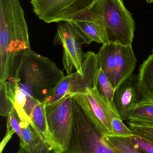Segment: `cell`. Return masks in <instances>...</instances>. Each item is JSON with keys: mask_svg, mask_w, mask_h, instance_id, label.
Returning <instances> with one entry per match:
<instances>
[{"mask_svg": "<svg viewBox=\"0 0 153 153\" xmlns=\"http://www.w3.org/2000/svg\"><path fill=\"white\" fill-rule=\"evenodd\" d=\"M15 60L13 75L6 82L27 99L24 112L30 122L31 114L39 102H45L65 77L63 73L49 58L32 49L23 51Z\"/></svg>", "mask_w": 153, "mask_h": 153, "instance_id": "obj_1", "label": "cell"}, {"mask_svg": "<svg viewBox=\"0 0 153 153\" xmlns=\"http://www.w3.org/2000/svg\"><path fill=\"white\" fill-rule=\"evenodd\" d=\"M31 48L24 12L15 9L2 12L0 14V84L13 75L18 55Z\"/></svg>", "mask_w": 153, "mask_h": 153, "instance_id": "obj_2", "label": "cell"}, {"mask_svg": "<svg viewBox=\"0 0 153 153\" xmlns=\"http://www.w3.org/2000/svg\"><path fill=\"white\" fill-rule=\"evenodd\" d=\"M85 13L105 28L110 43L132 45L135 22L123 0H96Z\"/></svg>", "mask_w": 153, "mask_h": 153, "instance_id": "obj_3", "label": "cell"}, {"mask_svg": "<svg viewBox=\"0 0 153 153\" xmlns=\"http://www.w3.org/2000/svg\"><path fill=\"white\" fill-rule=\"evenodd\" d=\"M73 126L66 153H119L110 147L87 114L81 100L72 98Z\"/></svg>", "mask_w": 153, "mask_h": 153, "instance_id": "obj_4", "label": "cell"}, {"mask_svg": "<svg viewBox=\"0 0 153 153\" xmlns=\"http://www.w3.org/2000/svg\"><path fill=\"white\" fill-rule=\"evenodd\" d=\"M72 96L67 94L54 102L46 104L49 134L57 150L65 151L71 140L73 126Z\"/></svg>", "mask_w": 153, "mask_h": 153, "instance_id": "obj_5", "label": "cell"}, {"mask_svg": "<svg viewBox=\"0 0 153 153\" xmlns=\"http://www.w3.org/2000/svg\"><path fill=\"white\" fill-rule=\"evenodd\" d=\"M99 70L98 54L93 52L84 53L82 75L76 71L65 76L47 99L46 103L54 102L67 94H85L87 89L95 88Z\"/></svg>", "mask_w": 153, "mask_h": 153, "instance_id": "obj_6", "label": "cell"}, {"mask_svg": "<svg viewBox=\"0 0 153 153\" xmlns=\"http://www.w3.org/2000/svg\"><path fill=\"white\" fill-rule=\"evenodd\" d=\"M96 0H31L38 18L47 23L69 22L89 10Z\"/></svg>", "mask_w": 153, "mask_h": 153, "instance_id": "obj_7", "label": "cell"}, {"mask_svg": "<svg viewBox=\"0 0 153 153\" xmlns=\"http://www.w3.org/2000/svg\"><path fill=\"white\" fill-rule=\"evenodd\" d=\"M54 44H60L63 46V64L67 75L72 74L73 67L82 75V65L84 53L82 46L83 43L72 23L68 22H59Z\"/></svg>", "mask_w": 153, "mask_h": 153, "instance_id": "obj_8", "label": "cell"}, {"mask_svg": "<svg viewBox=\"0 0 153 153\" xmlns=\"http://www.w3.org/2000/svg\"><path fill=\"white\" fill-rule=\"evenodd\" d=\"M80 94L87 114L98 130L102 135H112V119L120 117L115 107L107 101L95 88L87 89L85 94Z\"/></svg>", "mask_w": 153, "mask_h": 153, "instance_id": "obj_9", "label": "cell"}, {"mask_svg": "<svg viewBox=\"0 0 153 153\" xmlns=\"http://www.w3.org/2000/svg\"><path fill=\"white\" fill-rule=\"evenodd\" d=\"M143 99L138 85V76L132 74L115 89L113 102L122 120H126L129 112Z\"/></svg>", "mask_w": 153, "mask_h": 153, "instance_id": "obj_10", "label": "cell"}, {"mask_svg": "<svg viewBox=\"0 0 153 153\" xmlns=\"http://www.w3.org/2000/svg\"><path fill=\"white\" fill-rule=\"evenodd\" d=\"M69 22L78 32L83 44L90 45L93 42L102 45L110 43L105 28L90 19L85 12Z\"/></svg>", "mask_w": 153, "mask_h": 153, "instance_id": "obj_11", "label": "cell"}, {"mask_svg": "<svg viewBox=\"0 0 153 153\" xmlns=\"http://www.w3.org/2000/svg\"><path fill=\"white\" fill-rule=\"evenodd\" d=\"M137 62L132 45L116 44L115 78L113 84L115 89L124 80L133 74Z\"/></svg>", "mask_w": 153, "mask_h": 153, "instance_id": "obj_12", "label": "cell"}, {"mask_svg": "<svg viewBox=\"0 0 153 153\" xmlns=\"http://www.w3.org/2000/svg\"><path fill=\"white\" fill-rule=\"evenodd\" d=\"M46 106L45 102H39L35 106L30 117V124L44 143L49 146L53 151H58L49 134Z\"/></svg>", "mask_w": 153, "mask_h": 153, "instance_id": "obj_13", "label": "cell"}, {"mask_svg": "<svg viewBox=\"0 0 153 153\" xmlns=\"http://www.w3.org/2000/svg\"><path fill=\"white\" fill-rule=\"evenodd\" d=\"M116 44L102 45L98 53L99 69H101L112 84L115 78Z\"/></svg>", "mask_w": 153, "mask_h": 153, "instance_id": "obj_14", "label": "cell"}, {"mask_svg": "<svg viewBox=\"0 0 153 153\" xmlns=\"http://www.w3.org/2000/svg\"><path fill=\"white\" fill-rule=\"evenodd\" d=\"M138 76V85L143 99L153 97V54L140 66Z\"/></svg>", "mask_w": 153, "mask_h": 153, "instance_id": "obj_15", "label": "cell"}, {"mask_svg": "<svg viewBox=\"0 0 153 153\" xmlns=\"http://www.w3.org/2000/svg\"><path fill=\"white\" fill-rule=\"evenodd\" d=\"M132 123L153 125V98L143 99L128 116Z\"/></svg>", "mask_w": 153, "mask_h": 153, "instance_id": "obj_16", "label": "cell"}, {"mask_svg": "<svg viewBox=\"0 0 153 153\" xmlns=\"http://www.w3.org/2000/svg\"><path fill=\"white\" fill-rule=\"evenodd\" d=\"M19 120L24 142V149L28 153H34L38 149L43 142L32 128L30 123Z\"/></svg>", "mask_w": 153, "mask_h": 153, "instance_id": "obj_17", "label": "cell"}, {"mask_svg": "<svg viewBox=\"0 0 153 153\" xmlns=\"http://www.w3.org/2000/svg\"><path fill=\"white\" fill-rule=\"evenodd\" d=\"M95 88L107 101L114 107L113 100L115 89L101 69H99L98 71Z\"/></svg>", "mask_w": 153, "mask_h": 153, "instance_id": "obj_18", "label": "cell"}, {"mask_svg": "<svg viewBox=\"0 0 153 153\" xmlns=\"http://www.w3.org/2000/svg\"><path fill=\"white\" fill-rule=\"evenodd\" d=\"M107 143L119 153H140L126 137L103 136Z\"/></svg>", "mask_w": 153, "mask_h": 153, "instance_id": "obj_19", "label": "cell"}, {"mask_svg": "<svg viewBox=\"0 0 153 153\" xmlns=\"http://www.w3.org/2000/svg\"><path fill=\"white\" fill-rule=\"evenodd\" d=\"M129 128L135 135L153 144V125L128 122Z\"/></svg>", "mask_w": 153, "mask_h": 153, "instance_id": "obj_20", "label": "cell"}, {"mask_svg": "<svg viewBox=\"0 0 153 153\" xmlns=\"http://www.w3.org/2000/svg\"><path fill=\"white\" fill-rule=\"evenodd\" d=\"M0 115L8 117L14 108L7 94L6 82L0 84Z\"/></svg>", "mask_w": 153, "mask_h": 153, "instance_id": "obj_21", "label": "cell"}, {"mask_svg": "<svg viewBox=\"0 0 153 153\" xmlns=\"http://www.w3.org/2000/svg\"><path fill=\"white\" fill-rule=\"evenodd\" d=\"M126 137L140 153H153V144L151 142L134 134Z\"/></svg>", "mask_w": 153, "mask_h": 153, "instance_id": "obj_22", "label": "cell"}, {"mask_svg": "<svg viewBox=\"0 0 153 153\" xmlns=\"http://www.w3.org/2000/svg\"><path fill=\"white\" fill-rule=\"evenodd\" d=\"M112 135L115 136L129 137L133 134L129 127L123 122L121 118L115 117L111 121Z\"/></svg>", "mask_w": 153, "mask_h": 153, "instance_id": "obj_23", "label": "cell"}, {"mask_svg": "<svg viewBox=\"0 0 153 153\" xmlns=\"http://www.w3.org/2000/svg\"><path fill=\"white\" fill-rule=\"evenodd\" d=\"M7 126L10 127L14 130L15 133L19 136L20 140V146L21 148L24 146V142L23 140L22 130L20 126L19 117L14 109L12 113L7 117Z\"/></svg>", "mask_w": 153, "mask_h": 153, "instance_id": "obj_24", "label": "cell"}, {"mask_svg": "<svg viewBox=\"0 0 153 153\" xmlns=\"http://www.w3.org/2000/svg\"><path fill=\"white\" fill-rule=\"evenodd\" d=\"M15 132L12 128H7V133L4 138L3 139L1 143V153L2 152L3 150L6 146V144L10 141V139L11 138L13 135L14 134Z\"/></svg>", "mask_w": 153, "mask_h": 153, "instance_id": "obj_25", "label": "cell"}, {"mask_svg": "<svg viewBox=\"0 0 153 153\" xmlns=\"http://www.w3.org/2000/svg\"><path fill=\"white\" fill-rule=\"evenodd\" d=\"M17 153H28V152L24 149L20 147L19 150L18 151V152H17Z\"/></svg>", "mask_w": 153, "mask_h": 153, "instance_id": "obj_26", "label": "cell"}, {"mask_svg": "<svg viewBox=\"0 0 153 153\" xmlns=\"http://www.w3.org/2000/svg\"><path fill=\"white\" fill-rule=\"evenodd\" d=\"M53 153H66L64 150H58V151H54Z\"/></svg>", "mask_w": 153, "mask_h": 153, "instance_id": "obj_27", "label": "cell"}, {"mask_svg": "<svg viewBox=\"0 0 153 153\" xmlns=\"http://www.w3.org/2000/svg\"><path fill=\"white\" fill-rule=\"evenodd\" d=\"M146 2L148 3H152L153 2V0H146Z\"/></svg>", "mask_w": 153, "mask_h": 153, "instance_id": "obj_28", "label": "cell"}, {"mask_svg": "<svg viewBox=\"0 0 153 153\" xmlns=\"http://www.w3.org/2000/svg\"><path fill=\"white\" fill-rule=\"evenodd\" d=\"M152 54H153V53H152Z\"/></svg>", "mask_w": 153, "mask_h": 153, "instance_id": "obj_29", "label": "cell"}, {"mask_svg": "<svg viewBox=\"0 0 153 153\" xmlns=\"http://www.w3.org/2000/svg\"></svg>", "mask_w": 153, "mask_h": 153, "instance_id": "obj_30", "label": "cell"}]
</instances>
